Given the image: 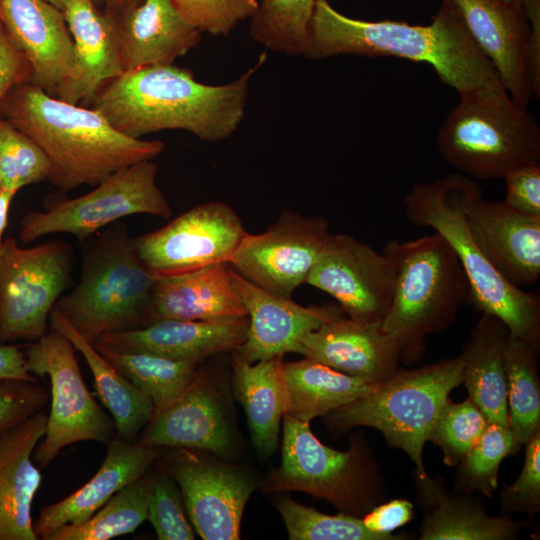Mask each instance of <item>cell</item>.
I'll use <instances>...</instances> for the list:
<instances>
[{
  "label": "cell",
  "instance_id": "6da1fadb",
  "mask_svg": "<svg viewBox=\"0 0 540 540\" xmlns=\"http://www.w3.org/2000/svg\"><path fill=\"white\" fill-rule=\"evenodd\" d=\"M266 53L238 79L208 85L189 69L153 65L123 72L105 83L91 101L119 132L133 137L181 129L207 142L230 137L240 126L249 81Z\"/></svg>",
  "mask_w": 540,
  "mask_h": 540
},
{
  "label": "cell",
  "instance_id": "7a4b0ae2",
  "mask_svg": "<svg viewBox=\"0 0 540 540\" xmlns=\"http://www.w3.org/2000/svg\"><path fill=\"white\" fill-rule=\"evenodd\" d=\"M0 113L44 151L50 162L48 180L64 192L83 184L96 186L165 149L162 141L127 136L96 109L63 101L30 81L4 96Z\"/></svg>",
  "mask_w": 540,
  "mask_h": 540
},
{
  "label": "cell",
  "instance_id": "3957f363",
  "mask_svg": "<svg viewBox=\"0 0 540 540\" xmlns=\"http://www.w3.org/2000/svg\"><path fill=\"white\" fill-rule=\"evenodd\" d=\"M392 56L427 63L459 95L497 75L458 16L441 4L428 25L394 20L366 21L345 16L327 0H316L304 56Z\"/></svg>",
  "mask_w": 540,
  "mask_h": 540
},
{
  "label": "cell",
  "instance_id": "277c9868",
  "mask_svg": "<svg viewBox=\"0 0 540 540\" xmlns=\"http://www.w3.org/2000/svg\"><path fill=\"white\" fill-rule=\"evenodd\" d=\"M482 193L464 174L417 183L404 196L405 216L419 227H430L456 253L468 279L469 300L481 313L502 320L511 334L540 349V299L502 277L470 234L466 210Z\"/></svg>",
  "mask_w": 540,
  "mask_h": 540
},
{
  "label": "cell",
  "instance_id": "5b68a950",
  "mask_svg": "<svg viewBox=\"0 0 540 540\" xmlns=\"http://www.w3.org/2000/svg\"><path fill=\"white\" fill-rule=\"evenodd\" d=\"M382 251L397 268L382 327L395 342L400 362L411 365L424 354L427 337L455 321L469 299L468 279L456 253L437 232L388 241Z\"/></svg>",
  "mask_w": 540,
  "mask_h": 540
},
{
  "label": "cell",
  "instance_id": "8992f818",
  "mask_svg": "<svg viewBox=\"0 0 540 540\" xmlns=\"http://www.w3.org/2000/svg\"><path fill=\"white\" fill-rule=\"evenodd\" d=\"M85 241L80 279L54 308L88 342L147 324L157 278L141 260L126 226Z\"/></svg>",
  "mask_w": 540,
  "mask_h": 540
},
{
  "label": "cell",
  "instance_id": "52a82bcc",
  "mask_svg": "<svg viewBox=\"0 0 540 540\" xmlns=\"http://www.w3.org/2000/svg\"><path fill=\"white\" fill-rule=\"evenodd\" d=\"M447 163L479 179L504 178L540 161V126L498 75L460 95L436 138Z\"/></svg>",
  "mask_w": 540,
  "mask_h": 540
},
{
  "label": "cell",
  "instance_id": "ba28073f",
  "mask_svg": "<svg viewBox=\"0 0 540 540\" xmlns=\"http://www.w3.org/2000/svg\"><path fill=\"white\" fill-rule=\"evenodd\" d=\"M463 369L461 354L417 369L399 368L368 394L326 414L325 422L335 434L358 426L379 430L390 447L411 458L415 475L424 477V445L450 392L463 383Z\"/></svg>",
  "mask_w": 540,
  "mask_h": 540
},
{
  "label": "cell",
  "instance_id": "9c48e42d",
  "mask_svg": "<svg viewBox=\"0 0 540 540\" xmlns=\"http://www.w3.org/2000/svg\"><path fill=\"white\" fill-rule=\"evenodd\" d=\"M281 454L280 467L265 480L268 492H306L355 517L364 516L385 498L384 478L360 440L347 451L332 449L315 437L308 422L285 414Z\"/></svg>",
  "mask_w": 540,
  "mask_h": 540
},
{
  "label": "cell",
  "instance_id": "30bf717a",
  "mask_svg": "<svg viewBox=\"0 0 540 540\" xmlns=\"http://www.w3.org/2000/svg\"><path fill=\"white\" fill-rule=\"evenodd\" d=\"M75 350L65 335L51 328L24 351L29 372L48 377L51 384L46 432L33 453L39 468L48 466L66 446L83 441L107 444L114 437L113 420L90 393Z\"/></svg>",
  "mask_w": 540,
  "mask_h": 540
},
{
  "label": "cell",
  "instance_id": "8fae6325",
  "mask_svg": "<svg viewBox=\"0 0 540 540\" xmlns=\"http://www.w3.org/2000/svg\"><path fill=\"white\" fill-rule=\"evenodd\" d=\"M492 63L513 100L540 94V0H442Z\"/></svg>",
  "mask_w": 540,
  "mask_h": 540
},
{
  "label": "cell",
  "instance_id": "7c38bea8",
  "mask_svg": "<svg viewBox=\"0 0 540 540\" xmlns=\"http://www.w3.org/2000/svg\"><path fill=\"white\" fill-rule=\"evenodd\" d=\"M74 252L53 240L21 248L14 238L0 249V342L35 341L47 332L49 316L69 286Z\"/></svg>",
  "mask_w": 540,
  "mask_h": 540
},
{
  "label": "cell",
  "instance_id": "4fadbf2b",
  "mask_svg": "<svg viewBox=\"0 0 540 540\" xmlns=\"http://www.w3.org/2000/svg\"><path fill=\"white\" fill-rule=\"evenodd\" d=\"M157 166L151 160L122 168L96 187L73 199L59 200L45 211L25 215L20 239L32 242L54 233H69L83 241L101 228L135 214L169 218L172 209L156 185Z\"/></svg>",
  "mask_w": 540,
  "mask_h": 540
},
{
  "label": "cell",
  "instance_id": "5bb4252c",
  "mask_svg": "<svg viewBox=\"0 0 540 540\" xmlns=\"http://www.w3.org/2000/svg\"><path fill=\"white\" fill-rule=\"evenodd\" d=\"M245 234L241 219L229 205L211 201L134 240L143 263L160 278L229 262Z\"/></svg>",
  "mask_w": 540,
  "mask_h": 540
},
{
  "label": "cell",
  "instance_id": "9a60e30c",
  "mask_svg": "<svg viewBox=\"0 0 540 540\" xmlns=\"http://www.w3.org/2000/svg\"><path fill=\"white\" fill-rule=\"evenodd\" d=\"M329 234L325 218L286 211L264 232H246L229 263L265 291L291 298L306 283Z\"/></svg>",
  "mask_w": 540,
  "mask_h": 540
},
{
  "label": "cell",
  "instance_id": "2e32d148",
  "mask_svg": "<svg viewBox=\"0 0 540 540\" xmlns=\"http://www.w3.org/2000/svg\"><path fill=\"white\" fill-rule=\"evenodd\" d=\"M195 532L204 540H236L245 505L256 489L246 470L193 449L175 448L168 458Z\"/></svg>",
  "mask_w": 540,
  "mask_h": 540
},
{
  "label": "cell",
  "instance_id": "e0dca14e",
  "mask_svg": "<svg viewBox=\"0 0 540 540\" xmlns=\"http://www.w3.org/2000/svg\"><path fill=\"white\" fill-rule=\"evenodd\" d=\"M397 268L383 251L346 234H329L306 280L332 296L347 317L382 321L393 297Z\"/></svg>",
  "mask_w": 540,
  "mask_h": 540
},
{
  "label": "cell",
  "instance_id": "ac0fdd59",
  "mask_svg": "<svg viewBox=\"0 0 540 540\" xmlns=\"http://www.w3.org/2000/svg\"><path fill=\"white\" fill-rule=\"evenodd\" d=\"M232 278L247 311L245 341L234 350L254 363L286 353H301V342L324 322L343 315L337 306L304 307L265 291L232 268Z\"/></svg>",
  "mask_w": 540,
  "mask_h": 540
},
{
  "label": "cell",
  "instance_id": "d6986e66",
  "mask_svg": "<svg viewBox=\"0 0 540 540\" xmlns=\"http://www.w3.org/2000/svg\"><path fill=\"white\" fill-rule=\"evenodd\" d=\"M469 231L495 270L513 285H533L540 276V216L517 211L504 201L475 196L466 210Z\"/></svg>",
  "mask_w": 540,
  "mask_h": 540
},
{
  "label": "cell",
  "instance_id": "ffe728a7",
  "mask_svg": "<svg viewBox=\"0 0 540 540\" xmlns=\"http://www.w3.org/2000/svg\"><path fill=\"white\" fill-rule=\"evenodd\" d=\"M63 13L70 31L72 67L57 87L56 97L68 103H90L100 88L124 72L115 22L92 0H68Z\"/></svg>",
  "mask_w": 540,
  "mask_h": 540
},
{
  "label": "cell",
  "instance_id": "44dd1931",
  "mask_svg": "<svg viewBox=\"0 0 540 540\" xmlns=\"http://www.w3.org/2000/svg\"><path fill=\"white\" fill-rule=\"evenodd\" d=\"M337 371L381 382L399 369V351L382 321H360L343 315L309 332L301 353Z\"/></svg>",
  "mask_w": 540,
  "mask_h": 540
},
{
  "label": "cell",
  "instance_id": "7402d4cb",
  "mask_svg": "<svg viewBox=\"0 0 540 540\" xmlns=\"http://www.w3.org/2000/svg\"><path fill=\"white\" fill-rule=\"evenodd\" d=\"M1 21L32 69L31 81L56 97L72 67L73 40L63 11L45 0H1Z\"/></svg>",
  "mask_w": 540,
  "mask_h": 540
},
{
  "label": "cell",
  "instance_id": "603a6c76",
  "mask_svg": "<svg viewBox=\"0 0 540 540\" xmlns=\"http://www.w3.org/2000/svg\"><path fill=\"white\" fill-rule=\"evenodd\" d=\"M111 15L124 72L173 64L201 40L170 0H134Z\"/></svg>",
  "mask_w": 540,
  "mask_h": 540
},
{
  "label": "cell",
  "instance_id": "cb8c5ba5",
  "mask_svg": "<svg viewBox=\"0 0 540 540\" xmlns=\"http://www.w3.org/2000/svg\"><path fill=\"white\" fill-rule=\"evenodd\" d=\"M248 317L218 320L162 319L143 327L104 334L96 343L119 351L146 352L200 363L238 348L246 339Z\"/></svg>",
  "mask_w": 540,
  "mask_h": 540
},
{
  "label": "cell",
  "instance_id": "d4e9b609",
  "mask_svg": "<svg viewBox=\"0 0 540 540\" xmlns=\"http://www.w3.org/2000/svg\"><path fill=\"white\" fill-rule=\"evenodd\" d=\"M139 442L153 448L207 451L219 457L233 450L220 400L206 378L198 374L171 405L153 416Z\"/></svg>",
  "mask_w": 540,
  "mask_h": 540
},
{
  "label": "cell",
  "instance_id": "484cf974",
  "mask_svg": "<svg viewBox=\"0 0 540 540\" xmlns=\"http://www.w3.org/2000/svg\"><path fill=\"white\" fill-rule=\"evenodd\" d=\"M41 410L0 436V540H37L31 507L42 476L33 453L45 435Z\"/></svg>",
  "mask_w": 540,
  "mask_h": 540
},
{
  "label": "cell",
  "instance_id": "4316f807",
  "mask_svg": "<svg viewBox=\"0 0 540 540\" xmlns=\"http://www.w3.org/2000/svg\"><path fill=\"white\" fill-rule=\"evenodd\" d=\"M156 449L113 437L94 476L72 494L42 509L33 523L38 538L62 525L86 522L113 495L146 474L157 457Z\"/></svg>",
  "mask_w": 540,
  "mask_h": 540
},
{
  "label": "cell",
  "instance_id": "83f0119b",
  "mask_svg": "<svg viewBox=\"0 0 540 540\" xmlns=\"http://www.w3.org/2000/svg\"><path fill=\"white\" fill-rule=\"evenodd\" d=\"M229 262L157 278L147 324L162 319L218 320L245 317Z\"/></svg>",
  "mask_w": 540,
  "mask_h": 540
},
{
  "label": "cell",
  "instance_id": "f1b7e54d",
  "mask_svg": "<svg viewBox=\"0 0 540 540\" xmlns=\"http://www.w3.org/2000/svg\"><path fill=\"white\" fill-rule=\"evenodd\" d=\"M415 486L423 510L420 540H510L529 525L489 515L471 495L447 491L441 477L415 475Z\"/></svg>",
  "mask_w": 540,
  "mask_h": 540
},
{
  "label": "cell",
  "instance_id": "f546056e",
  "mask_svg": "<svg viewBox=\"0 0 540 540\" xmlns=\"http://www.w3.org/2000/svg\"><path fill=\"white\" fill-rule=\"evenodd\" d=\"M510 331L498 317L482 313L461 355L469 399L488 423L509 426L505 350Z\"/></svg>",
  "mask_w": 540,
  "mask_h": 540
},
{
  "label": "cell",
  "instance_id": "4dcf8cb0",
  "mask_svg": "<svg viewBox=\"0 0 540 540\" xmlns=\"http://www.w3.org/2000/svg\"><path fill=\"white\" fill-rule=\"evenodd\" d=\"M233 388L243 406L251 438L264 457L276 449L287 410L283 356L250 363L233 353Z\"/></svg>",
  "mask_w": 540,
  "mask_h": 540
},
{
  "label": "cell",
  "instance_id": "1f68e13d",
  "mask_svg": "<svg viewBox=\"0 0 540 540\" xmlns=\"http://www.w3.org/2000/svg\"><path fill=\"white\" fill-rule=\"evenodd\" d=\"M51 328L61 332L86 360L94 378V388L109 411L118 438L134 442L154 416L151 399L118 371L93 344L84 339L55 309L49 316Z\"/></svg>",
  "mask_w": 540,
  "mask_h": 540
},
{
  "label": "cell",
  "instance_id": "d6a6232c",
  "mask_svg": "<svg viewBox=\"0 0 540 540\" xmlns=\"http://www.w3.org/2000/svg\"><path fill=\"white\" fill-rule=\"evenodd\" d=\"M283 374L287 392L286 414L308 423L368 394L377 384L307 357L284 362Z\"/></svg>",
  "mask_w": 540,
  "mask_h": 540
},
{
  "label": "cell",
  "instance_id": "836d02e7",
  "mask_svg": "<svg viewBox=\"0 0 540 540\" xmlns=\"http://www.w3.org/2000/svg\"><path fill=\"white\" fill-rule=\"evenodd\" d=\"M95 348L154 405V415L171 405L198 374L199 363L146 353L119 351L100 343Z\"/></svg>",
  "mask_w": 540,
  "mask_h": 540
},
{
  "label": "cell",
  "instance_id": "e575fe53",
  "mask_svg": "<svg viewBox=\"0 0 540 540\" xmlns=\"http://www.w3.org/2000/svg\"><path fill=\"white\" fill-rule=\"evenodd\" d=\"M539 349L509 334L505 350L509 427L519 449L540 430Z\"/></svg>",
  "mask_w": 540,
  "mask_h": 540
},
{
  "label": "cell",
  "instance_id": "d590c367",
  "mask_svg": "<svg viewBox=\"0 0 540 540\" xmlns=\"http://www.w3.org/2000/svg\"><path fill=\"white\" fill-rule=\"evenodd\" d=\"M151 477L146 474L113 495L86 522L65 524L43 540H109L133 533L148 515Z\"/></svg>",
  "mask_w": 540,
  "mask_h": 540
},
{
  "label": "cell",
  "instance_id": "8d00e7d4",
  "mask_svg": "<svg viewBox=\"0 0 540 540\" xmlns=\"http://www.w3.org/2000/svg\"><path fill=\"white\" fill-rule=\"evenodd\" d=\"M316 0H261L251 17L254 40L278 53L303 55Z\"/></svg>",
  "mask_w": 540,
  "mask_h": 540
},
{
  "label": "cell",
  "instance_id": "74e56055",
  "mask_svg": "<svg viewBox=\"0 0 540 540\" xmlns=\"http://www.w3.org/2000/svg\"><path fill=\"white\" fill-rule=\"evenodd\" d=\"M518 450L509 426L488 423L457 465L453 490L492 497L498 488L501 462Z\"/></svg>",
  "mask_w": 540,
  "mask_h": 540
},
{
  "label": "cell",
  "instance_id": "f35d334b",
  "mask_svg": "<svg viewBox=\"0 0 540 540\" xmlns=\"http://www.w3.org/2000/svg\"><path fill=\"white\" fill-rule=\"evenodd\" d=\"M275 505L291 540H402L408 534L384 535L368 530L362 519L345 513L332 516L304 506L290 497Z\"/></svg>",
  "mask_w": 540,
  "mask_h": 540
},
{
  "label": "cell",
  "instance_id": "ab89813d",
  "mask_svg": "<svg viewBox=\"0 0 540 540\" xmlns=\"http://www.w3.org/2000/svg\"><path fill=\"white\" fill-rule=\"evenodd\" d=\"M50 162L44 151L0 113L1 189L18 192L22 187L48 180Z\"/></svg>",
  "mask_w": 540,
  "mask_h": 540
},
{
  "label": "cell",
  "instance_id": "60d3db41",
  "mask_svg": "<svg viewBox=\"0 0 540 540\" xmlns=\"http://www.w3.org/2000/svg\"><path fill=\"white\" fill-rule=\"evenodd\" d=\"M487 425L486 417L469 398L460 403L448 400L439 413L429 441L441 448L445 464L455 467Z\"/></svg>",
  "mask_w": 540,
  "mask_h": 540
},
{
  "label": "cell",
  "instance_id": "b9f144b4",
  "mask_svg": "<svg viewBox=\"0 0 540 540\" xmlns=\"http://www.w3.org/2000/svg\"><path fill=\"white\" fill-rule=\"evenodd\" d=\"M147 520L159 540L195 538V530L184 511L180 489L169 473L151 477Z\"/></svg>",
  "mask_w": 540,
  "mask_h": 540
},
{
  "label": "cell",
  "instance_id": "7bdbcfd3",
  "mask_svg": "<svg viewBox=\"0 0 540 540\" xmlns=\"http://www.w3.org/2000/svg\"><path fill=\"white\" fill-rule=\"evenodd\" d=\"M178 12L200 32L226 36L236 25L251 18L258 0H170Z\"/></svg>",
  "mask_w": 540,
  "mask_h": 540
},
{
  "label": "cell",
  "instance_id": "ee69618b",
  "mask_svg": "<svg viewBox=\"0 0 540 540\" xmlns=\"http://www.w3.org/2000/svg\"><path fill=\"white\" fill-rule=\"evenodd\" d=\"M501 512H523L533 517L540 510V430L526 443L525 460L516 481L500 493Z\"/></svg>",
  "mask_w": 540,
  "mask_h": 540
},
{
  "label": "cell",
  "instance_id": "f6af8a7d",
  "mask_svg": "<svg viewBox=\"0 0 540 540\" xmlns=\"http://www.w3.org/2000/svg\"><path fill=\"white\" fill-rule=\"evenodd\" d=\"M47 400L37 382L0 379V436L41 411Z\"/></svg>",
  "mask_w": 540,
  "mask_h": 540
},
{
  "label": "cell",
  "instance_id": "bcb514c9",
  "mask_svg": "<svg viewBox=\"0 0 540 540\" xmlns=\"http://www.w3.org/2000/svg\"><path fill=\"white\" fill-rule=\"evenodd\" d=\"M504 202L522 213L540 216V164L518 168L504 178Z\"/></svg>",
  "mask_w": 540,
  "mask_h": 540
},
{
  "label": "cell",
  "instance_id": "7dc6e473",
  "mask_svg": "<svg viewBox=\"0 0 540 540\" xmlns=\"http://www.w3.org/2000/svg\"><path fill=\"white\" fill-rule=\"evenodd\" d=\"M28 59L9 38L0 20V101L16 85L31 81Z\"/></svg>",
  "mask_w": 540,
  "mask_h": 540
},
{
  "label": "cell",
  "instance_id": "c3c4849f",
  "mask_svg": "<svg viewBox=\"0 0 540 540\" xmlns=\"http://www.w3.org/2000/svg\"><path fill=\"white\" fill-rule=\"evenodd\" d=\"M414 515L413 504L406 499H394L374 506L362 519L364 526L378 534L391 535L411 521Z\"/></svg>",
  "mask_w": 540,
  "mask_h": 540
},
{
  "label": "cell",
  "instance_id": "681fc988",
  "mask_svg": "<svg viewBox=\"0 0 540 540\" xmlns=\"http://www.w3.org/2000/svg\"><path fill=\"white\" fill-rule=\"evenodd\" d=\"M0 379L37 382L27 369L25 353L18 345L0 344Z\"/></svg>",
  "mask_w": 540,
  "mask_h": 540
},
{
  "label": "cell",
  "instance_id": "f907efd6",
  "mask_svg": "<svg viewBox=\"0 0 540 540\" xmlns=\"http://www.w3.org/2000/svg\"><path fill=\"white\" fill-rule=\"evenodd\" d=\"M17 192L8 189H0V249L3 243V234L7 226L10 204Z\"/></svg>",
  "mask_w": 540,
  "mask_h": 540
},
{
  "label": "cell",
  "instance_id": "816d5d0a",
  "mask_svg": "<svg viewBox=\"0 0 540 540\" xmlns=\"http://www.w3.org/2000/svg\"><path fill=\"white\" fill-rule=\"evenodd\" d=\"M105 1L107 3V6L110 9L109 13H117L123 7H125L126 4L134 0H105Z\"/></svg>",
  "mask_w": 540,
  "mask_h": 540
},
{
  "label": "cell",
  "instance_id": "f5cc1de1",
  "mask_svg": "<svg viewBox=\"0 0 540 540\" xmlns=\"http://www.w3.org/2000/svg\"><path fill=\"white\" fill-rule=\"evenodd\" d=\"M45 1H47L48 3L54 5L55 7L60 9L61 11H63L64 6H65V4H66V2L68 0H45Z\"/></svg>",
  "mask_w": 540,
  "mask_h": 540
},
{
  "label": "cell",
  "instance_id": "db71d44e",
  "mask_svg": "<svg viewBox=\"0 0 540 540\" xmlns=\"http://www.w3.org/2000/svg\"><path fill=\"white\" fill-rule=\"evenodd\" d=\"M513 1H518V2L524 3L525 0H513Z\"/></svg>",
  "mask_w": 540,
  "mask_h": 540
},
{
  "label": "cell",
  "instance_id": "11a10c76",
  "mask_svg": "<svg viewBox=\"0 0 540 540\" xmlns=\"http://www.w3.org/2000/svg\"><path fill=\"white\" fill-rule=\"evenodd\" d=\"M0 20H1V0H0Z\"/></svg>",
  "mask_w": 540,
  "mask_h": 540
},
{
  "label": "cell",
  "instance_id": "9f6ffc18",
  "mask_svg": "<svg viewBox=\"0 0 540 540\" xmlns=\"http://www.w3.org/2000/svg\"><path fill=\"white\" fill-rule=\"evenodd\" d=\"M0 189H1V184H0Z\"/></svg>",
  "mask_w": 540,
  "mask_h": 540
}]
</instances>
